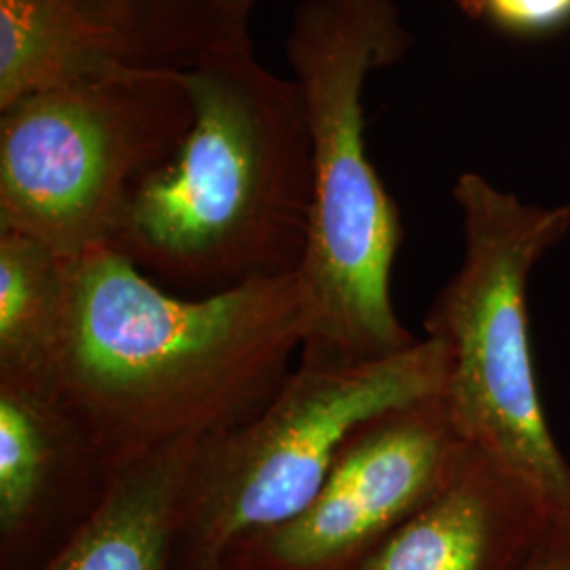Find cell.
Masks as SVG:
<instances>
[{"label":"cell","mask_w":570,"mask_h":570,"mask_svg":"<svg viewBox=\"0 0 570 570\" xmlns=\"http://www.w3.org/2000/svg\"><path fill=\"white\" fill-rule=\"evenodd\" d=\"M468 9L520 32H539L570 18V0H461Z\"/></svg>","instance_id":"obj_14"},{"label":"cell","mask_w":570,"mask_h":570,"mask_svg":"<svg viewBox=\"0 0 570 570\" xmlns=\"http://www.w3.org/2000/svg\"><path fill=\"white\" fill-rule=\"evenodd\" d=\"M195 121L184 70L119 66L0 110V230L63 261L108 245L136 184Z\"/></svg>","instance_id":"obj_6"},{"label":"cell","mask_w":570,"mask_h":570,"mask_svg":"<svg viewBox=\"0 0 570 570\" xmlns=\"http://www.w3.org/2000/svg\"><path fill=\"white\" fill-rule=\"evenodd\" d=\"M68 271L58 393L112 468L254 419L311 334L298 273L180 296L108 245Z\"/></svg>","instance_id":"obj_1"},{"label":"cell","mask_w":570,"mask_h":570,"mask_svg":"<svg viewBox=\"0 0 570 570\" xmlns=\"http://www.w3.org/2000/svg\"><path fill=\"white\" fill-rule=\"evenodd\" d=\"M407 47L395 0H305L289 28L285 49L305 96L315 167L296 271L311 305L301 355L313 360L367 364L419 343L391 301L404 226L367 157L362 100L370 72L402 60Z\"/></svg>","instance_id":"obj_3"},{"label":"cell","mask_w":570,"mask_h":570,"mask_svg":"<svg viewBox=\"0 0 570 570\" xmlns=\"http://www.w3.org/2000/svg\"><path fill=\"white\" fill-rule=\"evenodd\" d=\"M564 522L539 490L468 446L449 484L360 570H529Z\"/></svg>","instance_id":"obj_9"},{"label":"cell","mask_w":570,"mask_h":570,"mask_svg":"<svg viewBox=\"0 0 570 570\" xmlns=\"http://www.w3.org/2000/svg\"><path fill=\"white\" fill-rule=\"evenodd\" d=\"M195 121L178 150L136 184L108 247L180 296L294 275L315 193L305 96L252 45L184 70Z\"/></svg>","instance_id":"obj_2"},{"label":"cell","mask_w":570,"mask_h":570,"mask_svg":"<svg viewBox=\"0 0 570 570\" xmlns=\"http://www.w3.org/2000/svg\"><path fill=\"white\" fill-rule=\"evenodd\" d=\"M529 570H570V522L558 527Z\"/></svg>","instance_id":"obj_15"},{"label":"cell","mask_w":570,"mask_h":570,"mask_svg":"<svg viewBox=\"0 0 570 570\" xmlns=\"http://www.w3.org/2000/svg\"><path fill=\"white\" fill-rule=\"evenodd\" d=\"M463 261L425 317L449 374L442 400L461 440L539 490L570 520V465L546 419L529 336L534 266L570 230V204H527L480 174L452 188Z\"/></svg>","instance_id":"obj_4"},{"label":"cell","mask_w":570,"mask_h":570,"mask_svg":"<svg viewBox=\"0 0 570 570\" xmlns=\"http://www.w3.org/2000/svg\"><path fill=\"white\" fill-rule=\"evenodd\" d=\"M449 355L423 338L367 364L301 355L254 419L195 450L174 532L171 570H223L245 541L301 513L346 442L393 407L442 395Z\"/></svg>","instance_id":"obj_5"},{"label":"cell","mask_w":570,"mask_h":570,"mask_svg":"<svg viewBox=\"0 0 570 570\" xmlns=\"http://www.w3.org/2000/svg\"><path fill=\"white\" fill-rule=\"evenodd\" d=\"M465 452L442 395L393 407L346 442L301 513L245 541L223 570H360Z\"/></svg>","instance_id":"obj_7"},{"label":"cell","mask_w":570,"mask_h":570,"mask_svg":"<svg viewBox=\"0 0 570 570\" xmlns=\"http://www.w3.org/2000/svg\"><path fill=\"white\" fill-rule=\"evenodd\" d=\"M70 261L0 230V385L58 389Z\"/></svg>","instance_id":"obj_12"},{"label":"cell","mask_w":570,"mask_h":570,"mask_svg":"<svg viewBox=\"0 0 570 570\" xmlns=\"http://www.w3.org/2000/svg\"><path fill=\"white\" fill-rule=\"evenodd\" d=\"M117 471L58 389L0 385V570L47 567Z\"/></svg>","instance_id":"obj_8"},{"label":"cell","mask_w":570,"mask_h":570,"mask_svg":"<svg viewBox=\"0 0 570 570\" xmlns=\"http://www.w3.org/2000/svg\"><path fill=\"white\" fill-rule=\"evenodd\" d=\"M256 0H121L142 66L186 70L207 53L252 45Z\"/></svg>","instance_id":"obj_13"},{"label":"cell","mask_w":570,"mask_h":570,"mask_svg":"<svg viewBox=\"0 0 570 570\" xmlns=\"http://www.w3.org/2000/svg\"><path fill=\"white\" fill-rule=\"evenodd\" d=\"M197 446L178 442L119 469L100 508L41 570H171L178 508Z\"/></svg>","instance_id":"obj_11"},{"label":"cell","mask_w":570,"mask_h":570,"mask_svg":"<svg viewBox=\"0 0 570 570\" xmlns=\"http://www.w3.org/2000/svg\"><path fill=\"white\" fill-rule=\"evenodd\" d=\"M119 66H142L121 0H0V110Z\"/></svg>","instance_id":"obj_10"}]
</instances>
